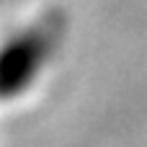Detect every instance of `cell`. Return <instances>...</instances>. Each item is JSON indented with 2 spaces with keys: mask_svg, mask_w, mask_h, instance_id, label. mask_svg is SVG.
<instances>
[{
  "mask_svg": "<svg viewBox=\"0 0 147 147\" xmlns=\"http://www.w3.org/2000/svg\"><path fill=\"white\" fill-rule=\"evenodd\" d=\"M67 31L62 10H47L0 41V103L26 96L49 67Z\"/></svg>",
  "mask_w": 147,
  "mask_h": 147,
  "instance_id": "obj_1",
  "label": "cell"
}]
</instances>
